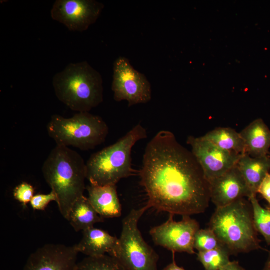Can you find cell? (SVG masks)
I'll return each instance as SVG.
<instances>
[{
  "label": "cell",
  "instance_id": "1",
  "mask_svg": "<svg viewBox=\"0 0 270 270\" xmlns=\"http://www.w3.org/2000/svg\"><path fill=\"white\" fill-rule=\"evenodd\" d=\"M139 174L150 208L190 216L209 206L210 183L202 168L170 131L158 132L148 142Z\"/></svg>",
  "mask_w": 270,
  "mask_h": 270
},
{
  "label": "cell",
  "instance_id": "2",
  "mask_svg": "<svg viewBox=\"0 0 270 270\" xmlns=\"http://www.w3.org/2000/svg\"><path fill=\"white\" fill-rule=\"evenodd\" d=\"M45 180L57 198L56 203L66 220L75 202L86 189V164L76 152L58 146L51 151L42 166Z\"/></svg>",
  "mask_w": 270,
  "mask_h": 270
},
{
  "label": "cell",
  "instance_id": "3",
  "mask_svg": "<svg viewBox=\"0 0 270 270\" xmlns=\"http://www.w3.org/2000/svg\"><path fill=\"white\" fill-rule=\"evenodd\" d=\"M208 226L231 255L248 253L262 248L248 199L242 198L216 208Z\"/></svg>",
  "mask_w": 270,
  "mask_h": 270
},
{
  "label": "cell",
  "instance_id": "4",
  "mask_svg": "<svg viewBox=\"0 0 270 270\" xmlns=\"http://www.w3.org/2000/svg\"><path fill=\"white\" fill-rule=\"evenodd\" d=\"M57 98L72 110L90 112L104 100L100 74L86 61L70 63L54 77Z\"/></svg>",
  "mask_w": 270,
  "mask_h": 270
},
{
  "label": "cell",
  "instance_id": "5",
  "mask_svg": "<svg viewBox=\"0 0 270 270\" xmlns=\"http://www.w3.org/2000/svg\"><path fill=\"white\" fill-rule=\"evenodd\" d=\"M147 137L146 130L138 124L116 142L92 155L86 163V179L90 184L116 185L133 174L132 149Z\"/></svg>",
  "mask_w": 270,
  "mask_h": 270
},
{
  "label": "cell",
  "instance_id": "6",
  "mask_svg": "<svg viewBox=\"0 0 270 270\" xmlns=\"http://www.w3.org/2000/svg\"><path fill=\"white\" fill-rule=\"evenodd\" d=\"M48 136L56 145L70 146L83 151L103 144L109 132L104 120L89 112H80L66 118L54 114L46 126Z\"/></svg>",
  "mask_w": 270,
  "mask_h": 270
},
{
  "label": "cell",
  "instance_id": "7",
  "mask_svg": "<svg viewBox=\"0 0 270 270\" xmlns=\"http://www.w3.org/2000/svg\"><path fill=\"white\" fill-rule=\"evenodd\" d=\"M148 208L146 204L132 209L122 220L119 246L112 257L126 270H158L159 256L146 242L138 226L140 218Z\"/></svg>",
  "mask_w": 270,
  "mask_h": 270
},
{
  "label": "cell",
  "instance_id": "8",
  "mask_svg": "<svg viewBox=\"0 0 270 270\" xmlns=\"http://www.w3.org/2000/svg\"><path fill=\"white\" fill-rule=\"evenodd\" d=\"M112 78V90L115 101L126 100L130 107L151 100L150 82L144 74L134 68L128 58L120 56L116 60Z\"/></svg>",
  "mask_w": 270,
  "mask_h": 270
},
{
  "label": "cell",
  "instance_id": "9",
  "mask_svg": "<svg viewBox=\"0 0 270 270\" xmlns=\"http://www.w3.org/2000/svg\"><path fill=\"white\" fill-rule=\"evenodd\" d=\"M174 216L170 214L166 222L150 230L153 242L156 246L174 253L194 254V237L200 229L198 222L187 216H182L180 221L176 222L174 220Z\"/></svg>",
  "mask_w": 270,
  "mask_h": 270
},
{
  "label": "cell",
  "instance_id": "10",
  "mask_svg": "<svg viewBox=\"0 0 270 270\" xmlns=\"http://www.w3.org/2000/svg\"><path fill=\"white\" fill-rule=\"evenodd\" d=\"M186 142L209 182L236 166L242 155L223 150L202 136H189Z\"/></svg>",
  "mask_w": 270,
  "mask_h": 270
},
{
  "label": "cell",
  "instance_id": "11",
  "mask_svg": "<svg viewBox=\"0 0 270 270\" xmlns=\"http://www.w3.org/2000/svg\"><path fill=\"white\" fill-rule=\"evenodd\" d=\"M104 8L95 0H56L50 14L70 31L82 32L96 22Z\"/></svg>",
  "mask_w": 270,
  "mask_h": 270
},
{
  "label": "cell",
  "instance_id": "12",
  "mask_svg": "<svg viewBox=\"0 0 270 270\" xmlns=\"http://www.w3.org/2000/svg\"><path fill=\"white\" fill-rule=\"evenodd\" d=\"M78 253L75 246L46 244L30 256L22 270H76Z\"/></svg>",
  "mask_w": 270,
  "mask_h": 270
},
{
  "label": "cell",
  "instance_id": "13",
  "mask_svg": "<svg viewBox=\"0 0 270 270\" xmlns=\"http://www.w3.org/2000/svg\"><path fill=\"white\" fill-rule=\"evenodd\" d=\"M210 200L216 208L226 206L252 196L237 164L210 182Z\"/></svg>",
  "mask_w": 270,
  "mask_h": 270
},
{
  "label": "cell",
  "instance_id": "14",
  "mask_svg": "<svg viewBox=\"0 0 270 270\" xmlns=\"http://www.w3.org/2000/svg\"><path fill=\"white\" fill-rule=\"evenodd\" d=\"M81 240L74 245L78 252L87 256H98L108 255L113 256L119 246V239L107 232L94 228L82 231Z\"/></svg>",
  "mask_w": 270,
  "mask_h": 270
},
{
  "label": "cell",
  "instance_id": "15",
  "mask_svg": "<svg viewBox=\"0 0 270 270\" xmlns=\"http://www.w3.org/2000/svg\"><path fill=\"white\" fill-rule=\"evenodd\" d=\"M88 199L98 214L102 218H119L122 208L117 192L116 185L86 187Z\"/></svg>",
  "mask_w": 270,
  "mask_h": 270
},
{
  "label": "cell",
  "instance_id": "16",
  "mask_svg": "<svg viewBox=\"0 0 270 270\" xmlns=\"http://www.w3.org/2000/svg\"><path fill=\"white\" fill-rule=\"evenodd\" d=\"M243 139L246 154L252 158L269 155L270 129L262 118H258L240 132Z\"/></svg>",
  "mask_w": 270,
  "mask_h": 270
},
{
  "label": "cell",
  "instance_id": "17",
  "mask_svg": "<svg viewBox=\"0 0 270 270\" xmlns=\"http://www.w3.org/2000/svg\"><path fill=\"white\" fill-rule=\"evenodd\" d=\"M237 166L252 194L256 196L259 186L270 170V154L252 158L244 154L242 156Z\"/></svg>",
  "mask_w": 270,
  "mask_h": 270
},
{
  "label": "cell",
  "instance_id": "18",
  "mask_svg": "<svg viewBox=\"0 0 270 270\" xmlns=\"http://www.w3.org/2000/svg\"><path fill=\"white\" fill-rule=\"evenodd\" d=\"M102 218L84 196L78 199L72 206L67 220L76 232L84 231L104 222Z\"/></svg>",
  "mask_w": 270,
  "mask_h": 270
},
{
  "label": "cell",
  "instance_id": "19",
  "mask_svg": "<svg viewBox=\"0 0 270 270\" xmlns=\"http://www.w3.org/2000/svg\"><path fill=\"white\" fill-rule=\"evenodd\" d=\"M219 148L240 154H246L245 144L240 133L230 128H217L202 136Z\"/></svg>",
  "mask_w": 270,
  "mask_h": 270
},
{
  "label": "cell",
  "instance_id": "20",
  "mask_svg": "<svg viewBox=\"0 0 270 270\" xmlns=\"http://www.w3.org/2000/svg\"><path fill=\"white\" fill-rule=\"evenodd\" d=\"M230 256L228 250L222 246L210 250L198 252L197 258L204 270H220L230 262Z\"/></svg>",
  "mask_w": 270,
  "mask_h": 270
},
{
  "label": "cell",
  "instance_id": "21",
  "mask_svg": "<svg viewBox=\"0 0 270 270\" xmlns=\"http://www.w3.org/2000/svg\"><path fill=\"white\" fill-rule=\"evenodd\" d=\"M248 200L252 206L255 228L270 246V206L262 207L255 195H252Z\"/></svg>",
  "mask_w": 270,
  "mask_h": 270
},
{
  "label": "cell",
  "instance_id": "22",
  "mask_svg": "<svg viewBox=\"0 0 270 270\" xmlns=\"http://www.w3.org/2000/svg\"><path fill=\"white\" fill-rule=\"evenodd\" d=\"M76 270H126L114 258L110 255L87 256L78 263Z\"/></svg>",
  "mask_w": 270,
  "mask_h": 270
},
{
  "label": "cell",
  "instance_id": "23",
  "mask_svg": "<svg viewBox=\"0 0 270 270\" xmlns=\"http://www.w3.org/2000/svg\"><path fill=\"white\" fill-rule=\"evenodd\" d=\"M222 246L218 237L210 228L200 229L195 235L194 248L198 252L210 250Z\"/></svg>",
  "mask_w": 270,
  "mask_h": 270
},
{
  "label": "cell",
  "instance_id": "24",
  "mask_svg": "<svg viewBox=\"0 0 270 270\" xmlns=\"http://www.w3.org/2000/svg\"><path fill=\"white\" fill-rule=\"evenodd\" d=\"M34 193V188L27 182H22L14 190V198L26 206L30 202Z\"/></svg>",
  "mask_w": 270,
  "mask_h": 270
},
{
  "label": "cell",
  "instance_id": "25",
  "mask_svg": "<svg viewBox=\"0 0 270 270\" xmlns=\"http://www.w3.org/2000/svg\"><path fill=\"white\" fill-rule=\"evenodd\" d=\"M52 201L57 202L55 193L51 191L48 194H38L32 198L30 204L34 210H44L47 206Z\"/></svg>",
  "mask_w": 270,
  "mask_h": 270
},
{
  "label": "cell",
  "instance_id": "26",
  "mask_svg": "<svg viewBox=\"0 0 270 270\" xmlns=\"http://www.w3.org/2000/svg\"><path fill=\"white\" fill-rule=\"evenodd\" d=\"M258 193L268 202L270 206V174H266L258 190Z\"/></svg>",
  "mask_w": 270,
  "mask_h": 270
},
{
  "label": "cell",
  "instance_id": "27",
  "mask_svg": "<svg viewBox=\"0 0 270 270\" xmlns=\"http://www.w3.org/2000/svg\"><path fill=\"white\" fill-rule=\"evenodd\" d=\"M220 270H245L239 264L238 262H230L226 266L222 268Z\"/></svg>",
  "mask_w": 270,
  "mask_h": 270
},
{
  "label": "cell",
  "instance_id": "28",
  "mask_svg": "<svg viewBox=\"0 0 270 270\" xmlns=\"http://www.w3.org/2000/svg\"><path fill=\"white\" fill-rule=\"evenodd\" d=\"M162 270H185L184 268L180 267L176 264L174 256V260L172 263L168 265Z\"/></svg>",
  "mask_w": 270,
  "mask_h": 270
},
{
  "label": "cell",
  "instance_id": "29",
  "mask_svg": "<svg viewBox=\"0 0 270 270\" xmlns=\"http://www.w3.org/2000/svg\"><path fill=\"white\" fill-rule=\"evenodd\" d=\"M262 270H270V250L269 252L268 260L265 264V265Z\"/></svg>",
  "mask_w": 270,
  "mask_h": 270
}]
</instances>
